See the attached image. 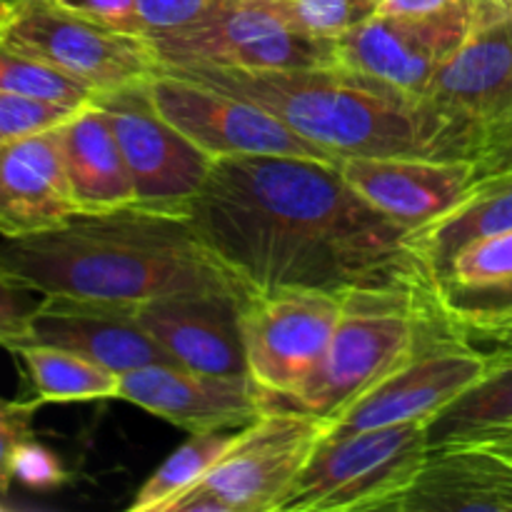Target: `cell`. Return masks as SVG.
<instances>
[{"instance_id":"f546056e","label":"cell","mask_w":512,"mask_h":512,"mask_svg":"<svg viewBox=\"0 0 512 512\" xmlns=\"http://www.w3.org/2000/svg\"><path fill=\"white\" fill-rule=\"evenodd\" d=\"M512 278V230L465 248L448 268L440 285H490ZM438 285V288H440Z\"/></svg>"},{"instance_id":"d4e9b609","label":"cell","mask_w":512,"mask_h":512,"mask_svg":"<svg viewBox=\"0 0 512 512\" xmlns=\"http://www.w3.org/2000/svg\"><path fill=\"white\" fill-rule=\"evenodd\" d=\"M240 430L228 433H193L135 493L128 512H165L170 503L198 485L238 440Z\"/></svg>"},{"instance_id":"f1b7e54d","label":"cell","mask_w":512,"mask_h":512,"mask_svg":"<svg viewBox=\"0 0 512 512\" xmlns=\"http://www.w3.org/2000/svg\"><path fill=\"white\" fill-rule=\"evenodd\" d=\"M140 33L148 43L210 23L238 0H135Z\"/></svg>"},{"instance_id":"2e32d148","label":"cell","mask_w":512,"mask_h":512,"mask_svg":"<svg viewBox=\"0 0 512 512\" xmlns=\"http://www.w3.org/2000/svg\"><path fill=\"white\" fill-rule=\"evenodd\" d=\"M338 168L365 203L410 233L460 203L478 180L468 158L355 155Z\"/></svg>"},{"instance_id":"d590c367","label":"cell","mask_w":512,"mask_h":512,"mask_svg":"<svg viewBox=\"0 0 512 512\" xmlns=\"http://www.w3.org/2000/svg\"><path fill=\"white\" fill-rule=\"evenodd\" d=\"M460 0H378L380 15H433Z\"/></svg>"},{"instance_id":"5bb4252c","label":"cell","mask_w":512,"mask_h":512,"mask_svg":"<svg viewBox=\"0 0 512 512\" xmlns=\"http://www.w3.org/2000/svg\"><path fill=\"white\" fill-rule=\"evenodd\" d=\"M160 65H213L235 70L335 68V43L295 33L263 0H238L188 33L150 43Z\"/></svg>"},{"instance_id":"4dcf8cb0","label":"cell","mask_w":512,"mask_h":512,"mask_svg":"<svg viewBox=\"0 0 512 512\" xmlns=\"http://www.w3.org/2000/svg\"><path fill=\"white\" fill-rule=\"evenodd\" d=\"M75 110L78 108L43 103V100H30L23 95L0 90V143L40 133V130L58 128Z\"/></svg>"},{"instance_id":"e0dca14e","label":"cell","mask_w":512,"mask_h":512,"mask_svg":"<svg viewBox=\"0 0 512 512\" xmlns=\"http://www.w3.org/2000/svg\"><path fill=\"white\" fill-rule=\"evenodd\" d=\"M25 343L70 350L120 375L145 365L175 363L135 320V305L113 300L40 295Z\"/></svg>"},{"instance_id":"83f0119b","label":"cell","mask_w":512,"mask_h":512,"mask_svg":"<svg viewBox=\"0 0 512 512\" xmlns=\"http://www.w3.org/2000/svg\"><path fill=\"white\" fill-rule=\"evenodd\" d=\"M295 33L335 43L375 15L378 0H263Z\"/></svg>"},{"instance_id":"7c38bea8","label":"cell","mask_w":512,"mask_h":512,"mask_svg":"<svg viewBox=\"0 0 512 512\" xmlns=\"http://www.w3.org/2000/svg\"><path fill=\"white\" fill-rule=\"evenodd\" d=\"M485 370L488 355L478 345L455 333L450 325H433L418 353L338 420L328 423L325 438L403 423L430 425L470 385L478 383Z\"/></svg>"},{"instance_id":"d6986e66","label":"cell","mask_w":512,"mask_h":512,"mask_svg":"<svg viewBox=\"0 0 512 512\" xmlns=\"http://www.w3.org/2000/svg\"><path fill=\"white\" fill-rule=\"evenodd\" d=\"M70 195L58 128L0 143V235L25 238L68 223Z\"/></svg>"},{"instance_id":"7402d4cb","label":"cell","mask_w":512,"mask_h":512,"mask_svg":"<svg viewBox=\"0 0 512 512\" xmlns=\"http://www.w3.org/2000/svg\"><path fill=\"white\" fill-rule=\"evenodd\" d=\"M508 230H512V175H500L478 180L460 203L425 228L413 230L410 240L440 285L465 248Z\"/></svg>"},{"instance_id":"60d3db41","label":"cell","mask_w":512,"mask_h":512,"mask_svg":"<svg viewBox=\"0 0 512 512\" xmlns=\"http://www.w3.org/2000/svg\"><path fill=\"white\" fill-rule=\"evenodd\" d=\"M500 438H503V435H500Z\"/></svg>"},{"instance_id":"ba28073f","label":"cell","mask_w":512,"mask_h":512,"mask_svg":"<svg viewBox=\"0 0 512 512\" xmlns=\"http://www.w3.org/2000/svg\"><path fill=\"white\" fill-rule=\"evenodd\" d=\"M350 295L310 288L253 293L243 305L248 378L270 403L293 398L328 350Z\"/></svg>"},{"instance_id":"e575fe53","label":"cell","mask_w":512,"mask_h":512,"mask_svg":"<svg viewBox=\"0 0 512 512\" xmlns=\"http://www.w3.org/2000/svg\"><path fill=\"white\" fill-rule=\"evenodd\" d=\"M55 3L73 10V13L85 15L90 20H98V23L108 25V28L143 38L138 20V3L135 0H55Z\"/></svg>"},{"instance_id":"8992f818","label":"cell","mask_w":512,"mask_h":512,"mask_svg":"<svg viewBox=\"0 0 512 512\" xmlns=\"http://www.w3.org/2000/svg\"><path fill=\"white\" fill-rule=\"evenodd\" d=\"M325 430L328 423L315 415L270 403L240 428L230 453L165 512H280Z\"/></svg>"},{"instance_id":"1f68e13d","label":"cell","mask_w":512,"mask_h":512,"mask_svg":"<svg viewBox=\"0 0 512 512\" xmlns=\"http://www.w3.org/2000/svg\"><path fill=\"white\" fill-rule=\"evenodd\" d=\"M40 400H5L0 398V495L13 485V460L23 443L33 440V415Z\"/></svg>"},{"instance_id":"9c48e42d","label":"cell","mask_w":512,"mask_h":512,"mask_svg":"<svg viewBox=\"0 0 512 512\" xmlns=\"http://www.w3.org/2000/svg\"><path fill=\"white\" fill-rule=\"evenodd\" d=\"M108 118L135 185V208L188 215V205L208 180L215 158L170 120L150 98L148 80L95 95Z\"/></svg>"},{"instance_id":"d6a6232c","label":"cell","mask_w":512,"mask_h":512,"mask_svg":"<svg viewBox=\"0 0 512 512\" xmlns=\"http://www.w3.org/2000/svg\"><path fill=\"white\" fill-rule=\"evenodd\" d=\"M38 293L15 283L3 268H0V348H10L28 340L30 320L40 298Z\"/></svg>"},{"instance_id":"3957f363","label":"cell","mask_w":512,"mask_h":512,"mask_svg":"<svg viewBox=\"0 0 512 512\" xmlns=\"http://www.w3.org/2000/svg\"><path fill=\"white\" fill-rule=\"evenodd\" d=\"M210 88L263 105L293 133L335 160L355 155L465 158L445 120L423 103L340 68L235 70L213 65H160Z\"/></svg>"},{"instance_id":"8d00e7d4","label":"cell","mask_w":512,"mask_h":512,"mask_svg":"<svg viewBox=\"0 0 512 512\" xmlns=\"http://www.w3.org/2000/svg\"><path fill=\"white\" fill-rule=\"evenodd\" d=\"M480 445H490V448H495L498 453H503V455H508V458H512V433L503 435V438L490 440V443H480Z\"/></svg>"},{"instance_id":"cb8c5ba5","label":"cell","mask_w":512,"mask_h":512,"mask_svg":"<svg viewBox=\"0 0 512 512\" xmlns=\"http://www.w3.org/2000/svg\"><path fill=\"white\" fill-rule=\"evenodd\" d=\"M5 350L23 363L40 403H88L120 393V373L70 350L40 343H18Z\"/></svg>"},{"instance_id":"44dd1931","label":"cell","mask_w":512,"mask_h":512,"mask_svg":"<svg viewBox=\"0 0 512 512\" xmlns=\"http://www.w3.org/2000/svg\"><path fill=\"white\" fill-rule=\"evenodd\" d=\"M70 195L80 215L135 208V185L103 110L93 103L58 125Z\"/></svg>"},{"instance_id":"30bf717a","label":"cell","mask_w":512,"mask_h":512,"mask_svg":"<svg viewBox=\"0 0 512 512\" xmlns=\"http://www.w3.org/2000/svg\"><path fill=\"white\" fill-rule=\"evenodd\" d=\"M473 25V0L433 15H370L335 40V68L423 100L440 65L463 45Z\"/></svg>"},{"instance_id":"9a60e30c","label":"cell","mask_w":512,"mask_h":512,"mask_svg":"<svg viewBox=\"0 0 512 512\" xmlns=\"http://www.w3.org/2000/svg\"><path fill=\"white\" fill-rule=\"evenodd\" d=\"M118 398L190 435L240 430L268 408L248 375L198 373L178 363L145 365L120 375Z\"/></svg>"},{"instance_id":"8fae6325","label":"cell","mask_w":512,"mask_h":512,"mask_svg":"<svg viewBox=\"0 0 512 512\" xmlns=\"http://www.w3.org/2000/svg\"><path fill=\"white\" fill-rule=\"evenodd\" d=\"M148 90L163 118L215 160L290 155L338 163L323 148L280 123L263 105L210 88L175 70H155L148 78Z\"/></svg>"},{"instance_id":"ac0fdd59","label":"cell","mask_w":512,"mask_h":512,"mask_svg":"<svg viewBox=\"0 0 512 512\" xmlns=\"http://www.w3.org/2000/svg\"><path fill=\"white\" fill-rule=\"evenodd\" d=\"M228 293H178L135 305V320L178 365L198 373L248 375L243 305Z\"/></svg>"},{"instance_id":"ffe728a7","label":"cell","mask_w":512,"mask_h":512,"mask_svg":"<svg viewBox=\"0 0 512 512\" xmlns=\"http://www.w3.org/2000/svg\"><path fill=\"white\" fill-rule=\"evenodd\" d=\"M390 512H512V458L480 443L430 448Z\"/></svg>"},{"instance_id":"603a6c76","label":"cell","mask_w":512,"mask_h":512,"mask_svg":"<svg viewBox=\"0 0 512 512\" xmlns=\"http://www.w3.org/2000/svg\"><path fill=\"white\" fill-rule=\"evenodd\" d=\"M512 433V353L488 355V370L428 425L430 448L490 443Z\"/></svg>"},{"instance_id":"277c9868","label":"cell","mask_w":512,"mask_h":512,"mask_svg":"<svg viewBox=\"0 0 512 512\" xmlns=\"http://www.w3.org/2000/svg\"><path fill=\"white\" fill-rule=\"evenodd\" d=\"M438 323L443 318L435 305L408 295H350L323 358L298 393L280 405L333 423L403 368Z\"/></svg>"},{"instance_id":"74e56055","label":"cell","mask_w":512,"mask_h":512,"mask_svg":"<svg viewBox=\"0 0 512 512\" xmlns=\"http://www.w3.org/2000/svg\"><path fill=\"white\" fill-rule=\"evenodd\" d=\"M15 8V3H8V0H0V28H3V23L8 20L10 10Z\"/></svg>"},{"instance_id":"4fadbf2b","label":"cell","mask_w":512,"mask_h":512,"mask_svg":"<svg viewBox=\"0 0 512 512\" xmlns=\"http://www.w3.org/2000/svg\"><path fill=\"white\" fill-rule=\"evenodd\" d=\"M512 93V0H473L468 38L440 65L420 103L445 120L470 160L475 133Z\"/></svg>"},{"instance_id":"f35d334b","label":"cell","mask_w":512,"mask_h":512,"mask_svg":"<svg viewBox=\"0 0 512 512\" xmlns=\"http://www.w3.org/2000/svg\"><path fill=\"white\" fill-rule=\"evenodd\" d=\"M3 510H5V505H3V503H0V512H3Z\"/></svg>"},{"instance_id":"5b68a950","label":"cell","mask_w":512,"mask_h":512,"mask_svg":"<svg viewBox=\"0 0 512 512\" xmlns=\"http://www.w3.org/2000/svg\"><path fill=\"white\" fill-rule=\"evenodd\" d=\"M428 453L423 423L323 438L280 512H390Z\"/></svg>"},{"instance_id":"ab89813d","label":"cell","mask_w":512,"mask_h":512,"mask_svg":"<svg viewBox=\"0 0 512 512\" xmlns=\"http://www.w3.org/2000/svg\"><path fill=\"white\" fill-rule=\"evenodd\" d=\"M8 3H18V0H8Z\"/></svg>"},{"instance_id":"4316f807","label":"cell","mask_w":512,"mask_h":512,"mask_svg":"<svg viewBox=\"0 0 512 512\" xmlns=\"http://www.w3.org/2000/svg\"><path fill=\"white\" fill-rule=\"evenodd\" d=\"M440 318L458 335L512 323V278L490 285H440L435 293Z\"/></svg>"},{"instance_id":"7a4b0ae2","label":"cell","mask_w":512,"mask_h":512,"mask_svg":"<svg viewBox=\"0 0 512 512\" xmlns=\"http://www.w3.org/2000/svg\"><path fill=\"white\" fill-rule=\"evenodd\" d=\"M0 268L38 295L140 305L178 293L250 288L205 245L188 215L125 208L0 243Z\"/></svg>"},{"instance_id":"6da1fadb","label":"cell","mask_w":512,"mask_h":512,"mask_svg":"<svg viewBox=\"0 0 512 512\" xmlns=\"http://www.w3.org/2000/svg\"><path fill=\"white\" fill-rule=\"evenodd\" d=\"M188 220L250 293L408 295L438 308V280L410 230L365 203L330 160L218 158Z\"/></svg>"},{"instance_id":"484cf974","label":"cell","mask_w":512,"mask_h":512,"mask_svg":"<svg viewBox=\"0 0 512 512\" xmlns=\"http://www.w3.org/2000/svg\"><path fill=\"white\" fill-rule=\"evenodd\" d=\"M0 90L65 108H83L98 95L63 70L5 43H0Z\"/></svg>"},{"instance_id":"836d02e7","label":"cell","mask_w":512,"mask_h":512,"mask_svg":"<svg viewBox=\"0 0 512 512\" xmlns=\"http://www.w3.org/2000/svg\"><path fill=\"white\" fill-rule=\"evenodd\" d=\"M13 478L33 490H50L65 483V470L60 460L48 448L35 443L33 438L20 445L18 453H15Z\"/></svg>"},{"instance_id":"52a82bcc","label":"cell","mask_w":512,"mask_h":512,"mask_svg":"<svg viewBox=\"0 0 512 512\" xmlns=\"http://www.w3.org/2000/svg\"><path fill=\"white\" fill-rule=\"evenodd\" d=\"M0 43L45 60L95 93L143 83L160 68L145 38L108 28L55 0H18L0 28Z\"/></svg>"}]
</instances>
